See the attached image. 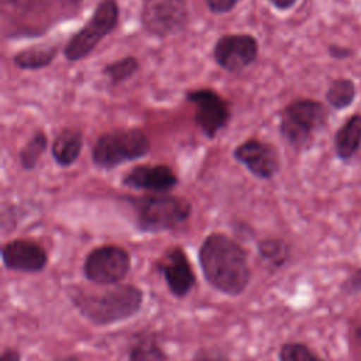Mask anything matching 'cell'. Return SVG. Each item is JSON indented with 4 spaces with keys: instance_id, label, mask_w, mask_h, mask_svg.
I'll return each instance as SVG.
<instances>
[{
    "instance_id": "1",
    "label": "cell",
    "mask_w": 361,
    "mask_h": 361,
    "mask_svg": "<svg viewBox=\"0 0 361 361\" xmlns=\"http://www.w3.org/2000/svg\"><path fill=\"white\" fill-rule=\"evenodd\" d=\"M199 265L207 283L228 295H241L250 281L251 269L245 248L224 233H210L200 244Z\"/></svg>"
},
{
    "instance_id": "2",
    "label": "cell",
    "mask_w": 361,
    "mask_h": 361,
    "mask_svg": "<svg viewBox=\"0 0 361 361\" xmlns=\"http://www.w3.org/2000/svg\"><path fill=\"white\" fill-rule=\"evenodd\" d=\"M68 298L82 317L94 326L106 327L135 316L144 302V292L130 283L111 285L103 290L68 286Z\"/></svg>"
},
{
    "instance_id": "3",
    "label": "cell",
    "mask_w": 361,
    "mask_h": 361,
    "mask_svg": "<svg viewBox=\"0 0 361 361\" xmlns=\"http://www.w3.org/2000/svg\"><path fill=\"white\" fill-rule=\"evenodd\" d=\"M137 228L142 233H161L179 227L192 214V204L180 196L154 193L131 197Z\"/></svg>"
},
{
    "instance_id": "4",
    "label": "cell",
    "mask_w": 361,
    "mask_h": 361,
    "mask_svg": "<svg viewBox=\"0 0 361 361\" xmlns=\"http://www.w3.org/2000/svg\"><path fill=\"white\" fill-rule=\"evenodd\" d=\"M151 149L147 134L140 128H117L97 137L92 148V161L103 169L145 157Z\"/></svg>"
},
{
    "instance_id": "5",
    "label": "cell",
    "mask_w": 361,
    "mask_h": 361,
    "mask_svg": "<svg viewBox=\"0 0 361 361\" xmlns=\"http://www.w3.org/2000/svg\"><path fill=\"white\" fill-rule=\"evenodd\" d=\"M118 4L116 0H100L90 18L76 31L63 48V55L69 62L86 58L107 37L118 23Z\"/></svg>"
},
{
    "instance_id": "6",
    "label": "cell",
    "mask_w": 361,
    "mask_h": 361,
    "mask_svg": "<svg viewBox=\"0 0 361 361\" xmlns=\"http://www.w3.org/2000/svg\"><path fill=\"white\" fill-rule=\"evenodd\" d=\"M326 118L327 110L323 103L313 99H298L285 106L281 114L279 131L289 145L302 148L324 126Z\"/></svg>"
},
{
    "instance_id": "7",
    "label": "cell",
    "mask_w": 361,
    "mask_h": 361,
    "mask_svg": "<svg viewBox=\"0 0 361 361\" xmlns=\"http://www.w3.org/2000/svg\"><path fill=\"white\" fill-rule=\"evenodd\" d=\"M131 269L130 252L117 244L93 248L85 258L83 275L96 285H117Z\"/></svg>"
},
{
    "instance_id": "8",
    "label": "cell",
    "mask_w": 361,
    "mask_h": 361,
    "mask_svg": "<svg viewBox=\"0 0 361 361\" xmlns=\"http://www.w3.org/2000/svg\"><path fill=\"white\" fill-rule=\"evenodd\" d=\"M186 0H144L141 24L154 37L168 38L180 34L189 24Z\"/></svg>"
},
{
    "instance_id": "9",
    "label": "cell",
    "mask_w": 361,
    "mask_h": 361,
    "mask_svg": "<svg viewBox=\"0 0 361 361\" xmlns=\"http://www.w3.org/2000/svg\"><path fill=\"white\" fill-rule=\"evenodd\" d=\"M186 100L195 106V121L207 138H214L230 120V106L216 90L202 87L186 93Z\"/></svg>"
},
{
    "instance_id": "10",
    "label": "cell",
    "mask_w": 361,
    "mask_h": 361,
    "mask_svg": "<svg viewBox=\"0 0 361 361\" xmlns=\"http://www.w3.org/2000/svg\"><path fill=\"white\" fill-rule=\"evenodd\" d=\"M213 58L220 68L238 73L258 58V41L251 34L221 35L213 47Z\"/></svg>"
},
{
    "instance_id": "11",
    "label": "cell",
    "mask_w": 361,
    "mask_h": 361,
    "mask_svg": "<svg viewBox=\"0 0 361 361\" xmlns=\"http://www.w3.org/2000/svg\"><path fill=\"white\" fill-rule=\"evenodd\" d=\"M157 268L175 298L188 296L196 285V274L188 254L180 245L168 248L158 259Z\"/></svg>"
},
{
    "instance_id": "12",
    "label": "cell",
    "mask_w": 361,
    "mask_h": 361,
    "mask_svg": "<svg viewBox=\"0 0 361 361\" xmlns=\"http://www.w3.org/2000/svg\"><path fill=\"white\" fill-rule=\"evenodd\" d=\"M233 157L258 179H271L279 171L281 161L275 145L257 138L237 145Z\"/></svg>"
},
{
    "instance_id": "13",
    "label": "cell",
    "mask_w": 361,
    "mask_h": 361,
    "mask_svg": "<svg viewBox=\"0 0 361 361\" xmlns=\"http://www.w3.org/2000/svg\"><path fill=\"white\" fill-rule=\"evenodd\" d=\"M3 265L17 272H41L48 264V254L42 245L28 238H17L1 247Z\"/></svg>"
},
{
    "instance_id": "14",
    "label": "cell",
    "mask_w": 361,
    "mask_h": 361,
    "mask_svg": "<svg viewBox=\"0 0 361 361\" xmlns=\"http://www.w3.org/2000/svg\"><path fill=\"white\" fill-rule=\"evenodd\" d=\"M179 179L168 165H138L128 171L121 183L131 189L168 193L178 185Z\"/></svg>"
},
{
    "instance_id": "15",
    "label": "cell",
    "mask_w": 361,
    "mask_h": 361,
    "mask_svg": "<svg viewBox=\"0 0 361 361\" xmlns=\"http://www.w3.org/2000/svg\"><path fill=\"white\" fill-rule=\"evenodd\" d=\"M83 148V133L75 127L61 130L52 142V157L59 166H71L79 158Z\"/></svg>"
},
{
    "instance_id": "16",
    "label": "cell",
    "mask_w": 361,
    "mask_h": 361,
    "mask_svg": "<svg viewBox=\"0 0 361 361\" xmlns=\"http://www.w3.org/2000/svg\"><path fill=\"white\" fill-rule=\"evenodd\" d=\"M127 361H168V354L159 345L154 331L142 330L131 338Z\"/></svg>"
},
{
    "instance_id": "17",
    "label": "cell",
    "mask_w": 361,
    "mask_h": 361,
    "mask_svg": "<svg viewBox=\"0 0 361 361\" xmlns=\"http://www.w3.org/2000/svg\"><path fill=\"white\" fill-rule=\"evenodd\" d=\"M361 145V114L351 116L334 135V151L343 161L355 155Z\"/></svg>"
},
{
    "instance_id": "18",
    "label": "cell",
    "mask_w": 361,
    "mask_h": 361,
    "mask_svg": "<svg viewBox=\"0 0 361 361\" xmlns=\"http://www.w3.org/2000/svg\"><path fill=\"white\" fill-rule=\"evenodd\" d=\"M58 45L37 44L18 51L13 56V63L24 71H37L52 63L58 55Z\"/></svg>"
},
{
    "instance_id": "19",
    "label": "cell",
    "mask_w": 361,
    "mask_h": 361,
    "mask_svg": "<svg viewBox=\"0 0 361 361\" xmlns=\"http://www.w3.org/2000/svg\"><path fill=\"white\" fill-rule=\"evenodd\" d=\"M257 250H258L259 258L265 262L267 268L271 271L282 268L290 258V247L282 238H276V237L262 238L258 241Z\"/></svg>"
},
{
    "instance_id": "20",
    "label": "cell",
    "mask_w": 361,
    "mask_h": 361,
    "mask_svg": "<svg viewBox=\"0 0 361 361\" xmlns=\"http://www.w3.org/2000/svg\"><path fill=\"white\" fill-rule=\"evenodd\" d=\"M355 93H357L355 83L351 79L338 78L330 83L326 92V100L333 109L343 110L353 104L355 99Z\"/></svg>"
},
{
    "instance_id": "21",
    "label": "cell",
    "mask_w": 361,
    "mask_h": 361,
    "mask_svg": "<svg viewBox=\"0 0 361 361\" xmlns=\"http://www.w3.org/2000/svg\"><path fill=\"white\" fill-rule=\"evenodd\" d=\"M140 69V61L135 56H124L114 62L107 63L102 73L109 79L111 85H120L131 79Z\"/></svg>"
},
{
    "instance_id": "22",
    "label": "cell",
    "mask_w": 361,
    "mask_h": 361,
    "mask_svg": "<svg viewBox=\"0 0 361 361\" xmlns=\"http://www.w3.org/2000/svg\"><path fill=\"white\" fill-rule=\"evenodd\" d=\"M47 147H48V137L42 131L35 133L20 151L18 159H20V165L23 166V169H25V171L34 169L37 166L39 158L45 152Z\"/></svg>"
},
{
    "instance_id": "23",
    "label": "cell",
    "mask_w": 361,
    "mask_h": 361,
    "mask_svg": "<svg viewBox=\"0 0 361 361\" xmlns=\"http://www.w3.org/2000/svg\"><path fill=\"white\" fill-rule=\"evenodd\" d=\"M279 361H323L317 353L303 343H285L278 351Z\"/></svg>"
},
{
    "instance_id": "24",
    "label": "cell",
    "mask_w": 361,
    "mask_h": 361,
    "mask_svg": "<svg viewBox=\"0 0 361 361\" xmlns=\"http://www.w3.org/2000/svg\"><path fill=\"white\" fill-rule=\"evenodd\" d=\"M240 0H206L209 10L214 14H226L235 8Z\"/></svg>"
},
{
    "instance_id": "25",
    "label": "cell",
    "mask_w": 361,
    "mask_h": 361,
    "mask_svg": "<svg viewBox=\"0 0 361 361\" xmlns=\"http://www.w3.org/2000/svg\"><path fill=\"white\" fill-rule=\"evenodd\" d=\"M193 361H230V358L219 350L202 348L195 354Z\"/></svg>"
},
{
    "instance_id": "26",
    "label": "cell",
    "mask_w": 361,
    "mask_h": 361,
    "mask_svg": "<svg viewBox=\"0 0 361 361\" xmlns=\"http://www.w3.org/2000/svg\"><path fill=\"white\" fill-rule=\"evenodd\" d=\"M350 348L353 358L355 361H361V326L355 327L350 337Z\"/></svg>"
},
{
    "instance_id": "27",
    "label": "cell",
    "mask_w": 361,
    "mask_h": 361,
    "mask_svg": "<svg viewBox=\"0 0 361 361\" xmlns=\"http://www.w3.org/2000/svg\"><path fill=\"white\" fill-rule=\"evenodd\" d=\"M329 54L330 56L336 58V59H344L353 55V51L350 48H344V47H338V45H330L329 47Z\"/></svg>"
},
{
    "instance_id": "28",
    "label": "cell",
    "mask_w": 361,
    "mask_h": 361,
    "mask_svg": "<svg viewBox=\"0 0 361 361\" xmlns=\"http://www.w3.org/2000/svg\"><path fill=\"white\" fill-rule=\"evenodd\" d=\"M345 288L350 292L354 290H361V269L355 271L347 281H345Z\"/></svg>"
},
{
    "instance_id": "29",
    "label": "cell",
    "mask_w": 361,
    "mask_h": 361,
    "mask_svg": "<svg viewBox=\"0 0 361 361\" xmlns=\"http://www.w3.org/2000/svg\"><path fill=\"white\" fill-rule=\"evenodd\" d=\"M0 361H21V354L16 348H4L1 351Z\"/></svg>"
},
{
    "instance_id": "30",
    "label": "cell",
    "mask_w": 361,
    "mask_h": 361,
    "mask_svg": "<svg viewBox=\"0 0 361 361\" xmlns=\"http://www.w3.org/2000/svg\"><path fill=\"white\" fill-rule=\"evenodd\" d=\"M268 1H269L275 8L282 10V11L292 8V7L298 3V0H268Z\"/></svg>"
},
{
    "instance_id": "31",
    "label": "cell",
    "mask_w": 361,
    "mask_h": 361,
    "mask_svg": "<svg viewBox=\"0 0 361 361\" xmlns=\"http://www.w3.org/2000/svg\"><path fill=\"white\" fill-rule=\"evenodd\" d=\"M55 361H83L79 355H65V357H59V358H56Z\"/></svg>"
}]
</instances>
